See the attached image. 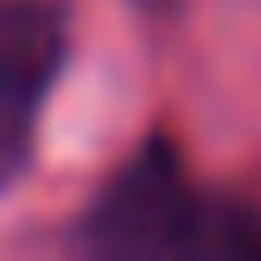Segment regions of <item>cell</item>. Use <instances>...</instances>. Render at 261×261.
Wrapping results in <instances>:
<instances>
[{
    "label": "cell",
    "mask_w": 261,
    "mask_h": 261,
    "mask_svg": "<svg viewBox=\"0 0 261 261\" xmlns=\"http://www.w3.org/2000/svg\"><path fill=\"white\" fill-rule=\"evenodd\" d=\"M198 217H204V204L191 198L178 160L166 147H147L96 198L89 242L109 255H178V249H198Z\"/></svg>",
    "instance_id": "cell-1"
},
{
    "label": "cell",
    "mask_w": 261,
    "mask_h": 261,
    "mask_svg": "<svg viewBox=\"0 0 261 261\" xmlns=\"http://www.w3.org/2000/svg\"><path fill=\"white\" fill-rule=\"evenodd\" d=\"M64 64L58 0H0V185L25 172L38 134V102Z\"/></svg>",
    "instance_id": "cell-2"
}]
</instances>
